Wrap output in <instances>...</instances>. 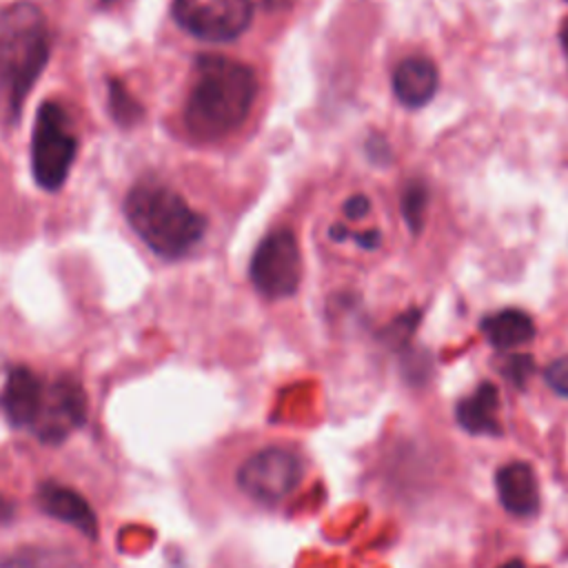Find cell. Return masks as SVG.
Here are the masks:
<instances>
[{
    "instance_id": "cell-29",
    "label": "cell",
    "mask_w": 568,
    "mask_h": 568,
    "mask_svg": "<svg viewBox=\"0 0 568 568\" xmlns=\"http://www.w3.org/2000/svg\"><path fill=\"white\" fill-rule=\"evenodd\" d=\"M566 2H568V0H566Z\"/></svg>"
},
{
    "instance_id": "cell-20",
    "label": "cell",
    "mask_w": 568,
    "mask_h": 568,
    "mask_svg": "<svg viewBox=\"0 0 568 568\" xmlns=\"http://www.w3.org/2000/svg\"><path fill=\"white\" fill-rule=\"evenodd\" d=\"M417 322H419V311L410 308L408 313L399 315V317L388 326L386 337H388L393 344H402L404 339H408V337L413 335V331H415Z\"/></svg>"
},
{
    "instance_id": "cell-9",
    "label": "cell",
    "mask_w": 568,
    "mask_h": 568,
    "mask_svg": "<svg viewBox=\"0 0 568 568\" xmlns=\"http://www.w3.org/2000/svg\"><path fill=\"white\" fill-rule=\"evenodd\" d=\"M499 504L515 517H532L539 510V481L530 464L510 462L495 475Z\"/></svg>"
},
{
    "instance_id": "cell-22",
    "label": "cell",
    "mask_w": 568,
    "mask_h": 568,
    "mask_svg": "<svg viewBox=\"0 0 568 568\" xmlns=\"http://www.w3.org/2000/svg\"><path fill=\"white\" fill-rule=\"evenodd\" d=\"M348 237H355V242L366 251H375L382 244V233L377 229H371V231H364V233H351L348 231Z\"/></svg>"
},
{
    "instance_id": "cell-12",
    "label": "cell",
    "mask_w": 568,
    "mask_h": 568,
    "mask_svg": "<svg viewBox=\"0 0 568 568\" xmlns=\"http://www.w3.org/2000/svg\"><path fill=\"white\" fill-rule=\"evenodd\" d=\"M437 87V67L433 60L424 55L404 58L393 71V93L408 109H419L426 102H430Z\"/></svg>"
},
{
    "instance_id": "cell-2",
    "label": "cell",
    "mask_w": 568,
    "mask_h": 568,
    "mask_svg": "<svg viewBox=\"0 0 568 568\" xmlns=\"http://www.w3.org/2000/svg\"><path fill=\"white\" fill-rule=\"evenodd\" d=\"M49 29L42 11L31 2H16L0 11V109L16 120L49 60Z\"/></svg>"
},
{
    "instance_id": "cell-25",
    "label": "cell",
    "mask_w": 568,
    "mask_h": 568,
    "mask_svg": "<svg viewBox=\"0 0 568 568\" xmlns=\"http://www.w3.org/2000/svg\"><path fill=\"white\" fill-rule=\"evenodd\" d=\"M11 515H13V504L4 495H0V521L11 519Z\"/></svg>"
},
{
    "instance_id": "cell-28",
    "label": "cell",
    "mask_w": 568,
    "mask_h": 568,
    "mask_svg": "<svg viewBox=\"0 0 568 568\" xmlns=\"http://www.w3.org/2000/svg\"><path fill=\"white\" fill-rule=\"evenodd\" d=\"M102 4H113V2H118V0H100Z\"/></svg>"
},
{
    "instance_id": "cell-19",
    "label": "cell",
    "mask_w": 568,
    "mask_h": 568,
    "mask_svg": "<svg viewBox=\"0 0 568 568\" xmlns=\"http://www.w3.org/2000/svg\"><path fill=\"white\" fill-rule=\"evenodd\" d=\"M546 384L561 397H568V355L552 359L544 371Z\"/></svg>"
},
{
    "instance_id": "cell-1",
    "label": "cell",
    "mask_w": 568,
    "mask_h": 568,
    "mask_svg": "<svg viewBox=\"0 0 568 568\" xmlns=\"http://www.w3.org/2000/svg\"><path fill=\"white\" fill-rule=\"evenodd\" d=\"M257 80L248 64L226 55H200L184 104V124L200 142L233 133L248 115Z\"/></svg>"
},
{
    "instance_id": "cell-21",
    "label": "cell",
    "mask_w": 568,
    "mask_h": 568,
    "mask_svg": "<svg viewBox=\"0 0 568 568\" xmlns=\"http://www.w3.org/2000/svg\"><path fill=\"white\" fill-rule=\"evenodd\" d=\"M368 209H371V202H368V197L362 195V193L351 195V197L344 202V213H346L348 220H359V217H364V215L368 213Z\"/></svg>"
},
{
    "instance_id": "cell-6",
    "label": "cell",
    "mask_w": 568,
    "mask_h": 568,
    "mask_svg": "<svg viewBox=\"0 0 568 568\" xmlns=\"http://www.w3.org/2000/svg\"><path fill=\"white\" fill-rule=\"evenodd\" d=\"M248 275L255 291L268 300L295 295L302 282V251L295 233L291 229L271 231L257 244Z\"/></svg>"
},
{
    "instance_id": "cell-10",
    "label": "cell",
    "mask_w": 568,
    "mask_h": 568,
    "mask_svg": "<svg viewBox=\"0 0 568 568\" xmlns=\"http://www.w3.org/2000/svg\"><path fill=\"white\" fill-rule=\"evenodd\" d=\"M44 384L31 368L27 366H16L11 368L4 390H2V410L7 419L18 426V428H31L40 404L44 395Z\"/></svg>"
},
{
    "instance_id": "cell-23",
    "label": "cell",
    "mask_w": 568,
    "mask_h": 568,
    "mask_svg": "<svg viewBox=\"0 0 568 568\" xmlns=\"http://www.w3.org/2000/svg\"><path fill=\"white\" fill-rule=\"evenodd\" d=\"M366 151L377 160V162H386L388 160V146L384 138H371L366 144Z\"/></svg>"
},
{
    "instance_id": "cell-5",
    "label": "cell",
    "mask_w": 568,
    "mask_h": 568,
    "mask_svg": "<svg viewBox=\"0 0 568 568\" xmlns=\"http://www.w3.org/2000/svg\"><path fill=\"white\" fill-rule=\"evenodd\" d=\"M304 479V464L300 455L282 446H268L237 468L240 490L264 506H275L297 490Z\"/></svg>"
},
{
    "instance_id": "cell-7",
    "label": "cell",
    "mask_w": 568,
    "mask_h": 568,
    "mask_svg": "<svg viewBox=\"0 0 568 568\" xmlns=\"http://www.w3.org/2000/svg\"><path fill=\"white\" fill-rule=\"evenodd\" d=\"M255 0H173L175 22L206 42H229L246 31Z\"/></svg>"
},
{
    "instance_id": "cell-17",
    "label": "cell",
    "mask_w": 568,
    "mask_h": 568,
    "mask_svg": "<svg viewBox=\"0 0 568 568\" xmlns=\"http://www.w3.org/2000/svg\"><path fill=\"white\" fill-rule=\"evenodd\" d=\"M109 111L120 126H133L142 120L144 113L142 104L129 93L126 84H122L115 78L109 80Z\"/></svg>"
},
{
    "instance_id": "cell-3",
    "label": "cell",
    "mask_w": 568,
    "mask_h": 568,
    "mask_svg": "<svg viewBox=\"0 0 568 568\" xmlns=\"http://www.w3.org/2000/svg\"><path fill=\"white\" fill-rule=\"evenodd\" d=\"M124 213L142 242L169 260L186 255L206 231L204 215L160 182L135 184L124 200Z\"/></svg>"
},
{
    "instance_id": "cell-15",
    "label": "cell",
    "mask_w": 568,
    "mask_h": 568,
    "mask_svg": "<svg viewBox=\"0 0 568 568\" xmlns=\"http://www.w3.org/2000/svg\"><path fill=\"white\" fill-rule=\"evenodd\" d=\"M0 568H75L71 557L51 548H20L0 557Z\"/></svg>"
},
{
    "instance_id": "cell-26",
    "label": "cell",
    "mask_w": 568,
    "mask_h": 568,
    "mask_svg": "<svg viewBox=\"0 0 568 568\" xmlns=\"http://www.w3.org/2000/svg\"><path fill=\"white\" fill-rule=\"evenodd\" d=\"M559 38H561V47H564V51H566V55H568V18H566L564 24H561Z\"/></svg>"
},
{
    "instance_id": "cell-16",
    "label": "cell",
    "mask_w": 568,
    "mask_h": 568,
    "mask_svg": "<svg viewBox=\"0 0 568 568\" xmlns=\"http://www.w3.org/2000/svg\"><path fill=\"white\" fill-rule=\"evenodd\" d=\"M402 215L413 235L422 233L426 209H428V186L422 180H410L402 191Z\"/></svg>"
},
{
    "instance_id": "cell-14",
    "label": "cell",
    "mask_w": 568,
    "mask_h": 568,
    "mask_svg": "<svg viewBox=\"0 0 568 568\" xmlns=\"http://www.w3.org/2000/svg\"><path fill=\"white\" fill-rule=\"evenodd\" d=\"M481 333L490 346L508 351L528 344L535 337V324L530 315L519 308H501L481 320Z\"/></svg>"
},
{
    "instance_id": "cell-13",
    "label": "cell",
    "mask_w": 568,
    "mask_h": 568,
    "mask_svg": "<svg viewBox=\"0 0 568 568\" xmlns=\"http://www.w3.org/2000/svg\"><path fill=\"white\" fill-rule=\"evenodd\" d=\"M499 390L495 384L484 382L470 395L457 402L455 419L470 435H499L501 426L497 419Z\"/></svg>"
},
{
    "instance_id": "cell-18",
    "label": "cell",
    "mask_w": 568,
    "mask_h": 568,
    "mask_svg": "<svg viewBox=\"0 0 568 568\" xmlns=\"http://www.w3.org/2000/svg\"><path fill=\"white\" fill-rule=\"evenodd\" d=\"M501 373H504V377H508L515 386L521 388V386L530 379V375L535 373V362H532L530 355L515 353V355L506 357V362H504V366H501Z\"/></svg>"
},
{
    "instance_id": "cell-24",
    "label": "cell",
    "mask_w": 568,
    "mask_h": 568,
    "mask_svg": "<svg viewBox=\"0 0 568 568\" xmlns=\"http://www.w3.org/2000/svg\"><path fill=\"white\" fill-rule=\"evenodd\" d=\"M260 2V7L264 9V11H284V9H288L295 0H257Z\"/></svg>"
},
{
    "instance_id": "cell-11",
    "label": "cell",
    "mask_w": 568,
    "mask_h": 568,
    "mask_svg": "<svg viewBox=\"0 0 568 568\" xmlns=\"http://www.w3.org/2000/svg\"><path fill=\"white\" fill-rule=\"evenodd\" d=\"M38 506L53 519H60L73 528H78L82 535L93 537L98 530V519L89 501L73 488L44 481L38 488Z\"/></svg>"
},
{
    "instance_id": "cell-8",
    "label": "cell",
    "mask_w": 568,
    "mask_h": 568,
    "mask_svg": "<svg viewBox=\"0 0 568 568\" xmlns=\"http://www.w3.org/2000/svg\"><path fill=\"white\" fill-rule=\"evenodd\" d=\"M87 419V395L73 377H58L44 384L42 404L29 428L42 442H62Z\"/></svg>"
},
{
    "instance_id": "cell-27",
    "label": "cell",
    "mask_w": 568,
    "mask_h": 568,
    "mask_svg": "<svg viewBox=\"0 0 568 568\" xmlns=\"http://www.w3.org/2000/svg\"><path fill=\"white\" fill-rule=\"evenodd\" d=\"M499 568H524V564H521L519 559H513V561H506V564H501Z\"/></svg>"
},
{
    "instance_id": "cell-4",
    "label": "cell",
    "mask_w": 568,
    "mask_h": 568,
    "mask_svg": "<svg viewBox=\"0 0 568 568\" xmlns=\"http://www.w3.org/2000/svg\"><path fill=\"white\" fill-rule=\"evenodd\" d=\"M78 138L62 104L42 102L31 135V169L36 182L47 191H58L75 160Z\"/></svg>"
}]
</instances>
